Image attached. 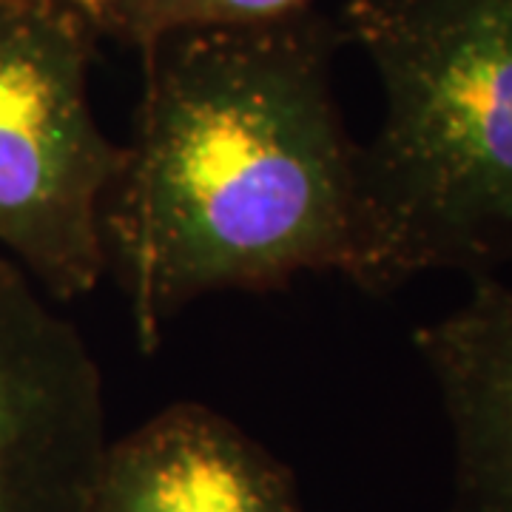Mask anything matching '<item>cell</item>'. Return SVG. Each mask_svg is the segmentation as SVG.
Here are the masks:
<instances>
[{
  "label": "cell",
  "mask_w": 512,
  "mask_h": 512,
  "mask_svg": "<svg viewBox=\"0 0 512 512\" xmlns=\"http://www.w3.org/2000/svg\"><path fill=\"white\" fill-rule=\"evenodd\" d=\"M100 37L146 49L188 29L254 26L313 9L316 0H83Z\"/></svg>",
  "instance_id": "cell-7"
},
{
  "label": "cell",
  "mask_w": 512,
  "mask_h": 512,
  "mask_svg": "<svg viewBox=\"0 0 512 512\" xmlns=\"http://www.w3.org/2000/svg\"><path fill=\"white\" fill-rule=\"evenodd\" d=\"M336 20L316 6L157 37L103 205L106 274L140 350L208 293L348 274L356 154L333 97Z\"/></svg>",
  "instance_id": "cell-1"
},
{
  "label": "cell",
  "mask_w": 512,
  "mask_h": 512,
  "mask_svg": "<svg viewBox=\"0 0 512 512\" xmlns=\"http://www.w3.org/2000/svg\"><path fill=\"white\" fill-rule=\"evenodd\" d=\"M453 439L450 512H512V285L470 279V296L413 333Z\"/></svg>",
  "instance_id": "cell-6"
},
{
  "label": "cell",
  "mask_w": 512,
  "mask_h": 512,
  "mask_svg": "<svg viewBox=\"0 0 512 512\" xmlns=\"http://www.w3.org/2000/svg\"><path fill=\"white\" fill-rule=\"evenodd\" d=\"M342 40L384 114L356 154L348 274L387 296L424 274L512 265V0H348Z\"/></svg>",
  "instance_id": "cell-2"
},
{
  "label": "cell",
  "mask_w": 512,
  "mask_h": 512,
  "mask_svg": "<svg viewBox=\"0 0 512 512\" xmlns=\"http://www.w3.org/2000/svg\"><path fill=\"white\" fill-rule=\"evenodd\" d=\"M89 512H305L291 470L200 402L157 410L109 439Z\"/></svg>",
  "instance_id": "cell-5"
},
{
  "label": "cell",
  "mask_w": 512,
  "mask_h": 512,
  "mask_svg": "<svg viewBox=\"0 0 512 512\" xmlns=\"http://www.w3.org/2000/svg\"><path fill=\"white\" fill-rule=\"evenodd\" d=\"M106 444L83 333L0 254V512H89Z\"/></svg>",
  "instance_id": "cell-4"
},
{
  "label": "cell",
  "mask_w": 512,
  "mask_h": 512,
  "mask_svg": "<svg viewBox=\"0 0 512 512\" xmlns=\"http://www.w3.org/2000/svg\"><path fill=\"white\" fill-rule=\"evenodd\" d=\"M83 0H0V254L52 302L106 274L103 205L123 146L100 128Z\"/></svg>",
  "instance_id": "cell-3"
}]
</instances>
